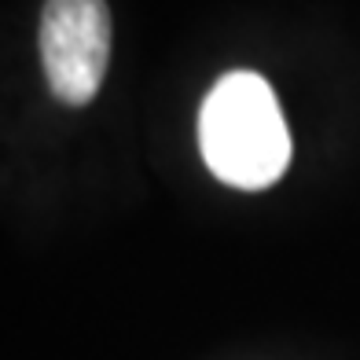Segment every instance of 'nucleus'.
<instances>
[{
    "label": "nucleus",
    "instance_id": "nucleus-1",
    "mask_svg": "<svg viewBox=\"0 0 360 360\" xmlns=\"http://www.w3.org/2000/svg\"><path fill=\"white\" fill-rule=\"evenodd\" d=\"M199 143L210 173L232 188H269L290 162V133L276 92L257 74H228L206 96Z\"/></svg>",
    "mask_w": 360,
    "mask_h": 360
},
{
    "label": "nucleus",
    "instance_id": "nucleus-2",
    "mask_svg": "<svg viewBox=\"0 0 360 360\" xmlns=\"http://www.w3.org/2000/svg\"><path fill=\"white\" fill-rule=\"evenodd\" d=\"M110 59V15L103 0H48L41 15V63L63 103H89Z\"/></svg>",
    "mask_w": 360,
    "mask_h": 360
}]
</instances>
